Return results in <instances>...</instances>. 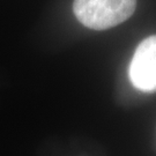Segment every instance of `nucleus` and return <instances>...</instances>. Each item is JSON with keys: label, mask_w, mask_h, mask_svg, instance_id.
<instances>
[{"label": "nucleus", "mask_w": 156, "mask_h": 156, "mask_svg": "<svg viewBox=\"0 0 156 156\" xmlns=\"http://www.w3.org/2000/svg\"><path fill=\"white\" fill-rule=\"evenodd\" d=\"M136 0H74V15L84 27L105 30L126 21L135 11Z\"/></svg>", "instance_id": "1"}, {"label": "nucleus", "mask_w": 156, "mask_h": 156, "mask_svg": "<svg viewBox=\"0 0 156 156\" xmlns=\"http://www.w3.org/2000/svg\"><path fill=\"white\" fill-rule=\"evenodd\" d=\"M128 75L136 89L146 93L156 91V35L145 38L136 46Z\"/></svg>", "instance_id": "2"}]
</instances>
